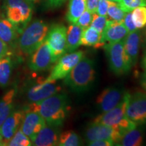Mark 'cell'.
I'll use <instances>...</instances> for the list:
<instances>
[{
  "mask_svg": "<svg viewBox=\"0 0 146 146\" xmlns=\"http://www.w3.org/2000/svg\"><path fill=\"white\" fill-rule=\"evenodd\" d=\"M27 1H30L31 3H38L39 1H41V0H27Z\"/></svg>",
  "mask_w": 146,
  "mask_h": 146,
  "instance_id": "42",
  "label": "cell"
},
{
  "mask_svg": "<svg viewBox=\"0 0 146 146\" xmlns=\"http://www.w3.org/2000/svg\"><path fill=\"white\" fill-rule=\"evenodd\" d=\"M124 40L107 43L102 47L105 50L109 68L116 75L127 74L132 68L130 60L125 52Z\"/></svg>",
  "mask_w": 146,
  "mask_h": 146,
  "instance_id": "6",
  "label": "cell"
},
{
  "mask_svg": "<svg viewBox=\"0 0 146 146\" xmlns=\"http://www.w3.org/2000/svg\"><path fill=\"white\" fill-rule=\"evenodd\" d=\"M4 145L30 146L32 145V141L30 138L27 136L21 129H19L14 135V136L5 143Z\"/></svg>",
  "mask_w": 146,
  "mask_h": 146,
  "instance_id": "28",
  "label": "cell"
},
{
  "mask_svg": "<svg viewBox=\"0 0 146 146\" xmlns=\"http://www.w3.org/2000/svg\"><path fill=\"white\" fill-rule=\"evenodd\" d=\"M90 146H112L114 143L110 139H98L87 143Z\"/></svg>",
  "mask_w": 146,
  "mask_h": 146,
  "instance_id": "35",
  "label": "cell"
},
{
  "mask_svg": "<svg viewBox=\"0 0 146 146\" xmlns=\"http://www.w3.org/2000/svg\"><path fill=\"white\" fill-rule=\"evenodd\" d=\"M107 21V16L99 15L96 12H95V13L92 14V19H91L90 27L96 29V31H98L102 34L106 25Z\"/></svg>",
  "mask_w": 146,
  "mask_h": 146,
  "instance_id": "31",
  "label": "cell"
},
{
  "mask_svg": "<svg viewBox=\"0 0 146 146\" xmlns=\"http://www.w3.org/2000/svg\"><path fill=\"white\" fill-rule=\"evenodd\" d=\"M100 0H86V9L91 13L96 12Z\"/></svg>",
  "mask_w": 146,
  "mask_h": 146,
  "instance_id": "36",
  "label": "cell"
},
{
  "mask_svg": "<svg viewBox=\"0 0 146 146\" xmlns=\"http://www.w3.org/2000/svg\"><path fill=\"white\" fill-rule=\"evenodd\" d=\"M108 1H114V2H116V3H118L120 0H108Z\"/></svg>",
  "mask_w": 146,
  "mask_h": 146,
  "instance_id": "43",
  "label": "cell"
},
{
  "mask_svg": "<svg viewBox=\"0 0 146 146\" xmlns=\"http://www.w3.org/2000/svg\"><path fill=\"white\" fill-rule=\"evenodd\" d=\"M83 29L76 24L70 23L66 31V52H74L81 45V38Z\"/></svg>",
  "mask_w": 146,
  "mask_h": 146,
  "instance_id": "20",
  "label": "cell"
},
{
  "mask_svg": "<svg viewBox=\"0 0 146 146\" xmlns=\"http://www.w3.org/2000/svg\"><path fill=\"white\" fill-rule=\"evenodd\" d=\"M66 31L64 25H54L47 33L45 41L50 47L54 62L66 52Z\"/></svg>",
  "mask_w": 146,
  "mask_h": 146,
  "instance_id": "8",
  "label": "cell"
},
{
  "mask_svg": "<svg viewBox=\"0 0 146 146\" xmlns=\"http://www.w3.org/2000/svg\"><path fill=\"white\" fill-rule=\"evenodd\" d=\"M85 10L86 0H70L66 13L67 21L74 24Z\"/></svg>",
  "mask_w": 146,
  "mask_h": 146,
  "instance_id": "24",
  "label": "cell"
},
{
  "mask_svg": "<svg viewBox=\"0 0 146 146\" xmlns=\"http://www.w3.org/2000/svg\"><path fill=\"white\" fill-rule=\"evenodd\" d=\"M8 19L21 33L33 15V4L27 0H5L3 5Z\"/></svg>",
  "mask_w": 146,
  "mask_h": 146,
  "instance_id": "5",
  "label": "cell"
},
{
  "mask_svg": "<svg viewBox=\"0 0 146 146\" xmlns=\"http://www.w3.org/2000/svg\"><path fill=\"white\" fill-rule=\"evenodd\" d=\"M137 127L124 133L116 145L140 146L143 145V131L141 127Z\"/></svg>",
  "mask_w": 146,
  "mask_h": 146,
  "instance_id": "21",
  "label": "cell"
},
{
  "mask_svg": "<svg viewBox=\"0 0 146 146\" xmlns=\"http://www.w3.org/2000/svg\"><path fill=\"white\" fill-rule=\"evenodd\" d=\"M145 41H146V29H145Z\"/></svg>",
  "mask_w": 146,
  "mask_h": 146,
  "instance_id": "44",
  "label": "cell"
},
{
  "mask_svg": "<svg viewBox=\"0 0 146 146\" xmlns=\"http://www.w3.org/2000/svg\"><path fill=\"white\" fill-rule=\"evenodd\" d=\"M108 5V0H100L98 5V8H97L96 10V13L99 14V15L106 16Z\"/></svg>",
  "mask_w": 146,
  "mask_h": 146,
  "instance_id": "34",
  "label": "cell"
},
{
  "mask_svg": "<svg viewBox=\"0 0 146 146\" xmlns=\"http://www.w3.org/2000/svg\"><path fill=\"white\" fill-rule=\"evenodd\" d=\"M126 115L137 126H142L146 123V93L137 91L131 95Z\"/></svg>",
  "mask_w": 146,
  "mask_h": 146,
  "instance_id": "9",
  "label": "cell"
},
{
  "mask_svg": "<svg viewBox=\"0 0 146 146\" xmlns=\"http://www.w3.org/2000/svg\"><path fill=\"white\" fill-rule=\"evenodd\" d=\"M65 0H47V5L50 8H57L64 3Z\"/></svg>",
  "mask_w": 146,
  "mask_h": 146,
  "instance_id": "37",
  "label": "cell"
},
{
  "mask_svg": "<svg viewBox=\"0 0 146 146\" xmlns=\"http://www.w3.org/2000/svg\"><path fill=\"white\" fill-rule=\"evenodd\" d=\"M122 136L123 134L118 129L94 122L88 126L85 133L87 143L98 139H110L112 140L115 145H117Z\"/></svg>",
  "mask_w": 146,
  "mask_h": 146,
  "instance_id": "10",
  "label": "cell"
},
{
  "mask_svg": "<svg viewBox=\"0 0 146 146\" xmlns=\"http://www.w3.org/2000/svg\"><path fill=\"white\" fill-rule=\"evenodd\" d=\"M125 91L116 87H110L102 91L96 100L100 110L106 112L116 107L123 99Z\"/></svg>",
  "mask_w": 146,
  "mask_h": 146,
  "instance_id": "12",
  "label": "cell"
},
{
  "mask_svg": "<svg viewBox=\"0 0 146 146\" xmlns=\"http://www.w3.org/2000/svg\"><path fill=\"white\" fill-rule=\"evenodd\" d=\"M18 31L15 26L8 18L0 17V39L8 46L13 47L18 40Z\"/></svg>",
  "mask_w": 146,
  "mask_h": 146,
  "instance_id": "19",
  "label": "cell"
},
{
  "mask_svg": "<svg viewBox=\"0 0 146 146\" xmlns=\"http://www.w3.org/2000/svg\"><path fill=\"white\" fill-rule=\"evenodd\" d=\"M15 95L16 90L12 89L5 93L0 100V127L7 117L12 112Z\"/></svg>",
  "mask_w": 146,
  "mask_h": 146,
  "instance_id": "22",
  "label": "cell"
},
{
  "mask_svg": "<svg viewBox=\"0 0 146 146\" xmlns=\"http://www.w3.org/2000/svg\"><path fill=\"white\" fill-rule=\"evenodd\" d=\"M25 111H14L7 117L0 127V134L3 139V145L15 134L23 122Z\"/></svg>",
  "mask_w": 146,
  "mask_h": 146,
  "instance_id": "16",
  "label": "cell"
},
{
  "mask_svg": "<svg viewBox=\"0 0 146 146\" xmlns=\"http://www.w3.org/2000/svg\"><path fill=\"white\" fill-rule=\"evenodd\" d=\"M8 52V46L0 39V59L4 57Z\"/></svg>",
  "mask_w": 146,
  "mask_h": 146,
  "instance_id": "38",
  "label": "cell"
},
{
  "mask_svg": "<svg viewBox=\"0 0 146 146\" xmlns=\"http://www.w3.org/2000/svg\"><path fill=\"white\" fill-rule=\"evenodd\" d=\"M12 62L9 56H4L0 59V86L8 85L12 73Z\"/></svg>",
  "mask_w": 146,
  "mask_h": 146,
  "instance_id": "25",
  "label": "cell"
},
{
  "mask_svg": "<svg viewBox=\"0 0 146 146\" xmlns=\"http://www.w3.org/2000/svg\"><path fill=\"white\" fill-rule=\"evenodd\" d=\"M131 16L137 29L146 27V7L141 6L135 8L131 12Z\"/></svg>",
  "mask_w": 146,
  "mask_h": 146,
  "instance_id": "29",
  "label": "cell"
},
{
  "mask_svg": "<svg viewBox=\"0 0 146 146\" xmlns=\"http://www.w3.org/2000/svg\"><path fill=\"white\" fill-rule=\"evenodd\" d=\"M96 78L94 61L84 56L64 78V83L73 92L81 94L92 87Z\"/></svg>",
  "mask_w": 146,
  "mask_h": 146,
  "instance_id": "2",
  "label": "cell"
},
{
  "mask_svg": "<svg viewBox=\"0 0 146 146\" xmlns=\"http://www.w3.org/2000/svg\"><path fill=\"white\" fill-rule=\"evenodd\" d=\"M82 145L81 139L73 131H66L60 133L58 145L78 146Z\"/></svg>",
  "mask_w": 146,
  "mask_h": 146,
  "instance_id": "26",
  "label": "cell"
},
{
  "mask_svg": "<svg viewBox=\"0 0 146 146\" xmlns=\"http://www.w3.org/2000/svg\"><path fill=\"white\" fill-rule=\"evenodd\" d=\"M141 67L143 70L145 71V73H146V50L144 52L143 58L141 60Z\"/></svg>",
  "mask_w": 146,
  "mask_h": 146,
  "instance_id": "39",
  "label": "cell"
},
{
  "mask_svg": "<svg viewBox=\"0 0 146 146\" xmlns=\"http://www.w3.org/2000/svg\"><path fill=\"white\" fill-rule=\"evenodd\" d=\"M125 14L126 12L120 8L118 3L109 1L106 15L108 19L118 22H123Z\"/></svg>",
  "mask_w": 146,
  "mask_h": 146,
  "instance_id": "27",
  "label": "cell"
},
{
  "mask_svg": "<svg viewBox=\"0 0 146 146\" xmlns=\"http://www.w3.org/2000/svg\"><path fill=\"white\" fill-rule=\"evenodd\" d=\"M60 127L58 126L46 125L33 140L32 145L36 146L58 145Z\"/></svg>",
  "mask_w": 146,
  "mask_h": 146,
  "instance_id": "17",
  "label": "cell"
},
{
  "mask_svg": "<svg viewBox=\"0 0 146 146\" xmlns=\"http://www.w3.org/2000/svg\"><path fill=\"white\" fill-rule=\"evenodd\" d=\"M31 55V56L29 62V67L35 72L46 70L55 63L52 52L45 40Z\"/></svg>",
  "mask_w": 146,
  "mask_h": 146,
  "instance_id": "11",
  "label": "cell"
},
{
  "mask_svg": "<svg viewBox=\"0 0 146 146\" xmlns=\"http://www.w3.org/2000/svg\"><path fill=\"white\" fill-rule=\"evenodd\" d=\"M25 112L20 129L32 141L47 123L44 118L38 113L32 111H25Z\"/></svg>",
  "mask_w": 146,
  "mask_h": 146,
  "instance_id": "13",
  "label": "cell"
},
{
  "mask_svg": "<svg viewBox=\"0 0 146 146\" xmlns=\"http://www.w3.org/2000/svg\"><path fill=\"white\" fill-rule=\"evenodd\" d=\"M129 31L124 25L123 22H118L108 19L103 32L102 33L100 43L104 45L106 43H113L125 39Z\"/></svg>",
  "mask_w": 146,
  "mask_h": 146,
  "instance_id": "15",
  "label": "cell"
},
{
  "mask_svg": "<svg viewBox=\"0 0 146 146\" xmlns=\"http://www.w3.org/2000/svg\"><path fill=\"white\" fill-rule=\"evenodd\" d=\"M141 85L142 87H143L144 90L146 91V73H145L143 77H142L141 81Z\"/></svg>",
  "mask_w": 146,
  "mask_h": 146,
  "instance_id": "40",
  "label": "cell"
},
{
  "mask_svg": "<svg viewBox=\"0 0 146 146\" xmlns=\"http://www.w3.org/2000/svg\"><path fill=\"white\" fill-rule=\"evenodd\" d=\"M92 14L88 10H85L83 14L80 16L78 20L74 24L77 25L83 29H87L90 27L91 19H92Z\"/></svg>",
  "mask_w": 146,
  "mask_h": 146,
  "instance_id": "32",
  "label": "cell"
},
{
  "mask_svg": "<svg viewBox=\"0 0 146 146\" xmlns=\"http://www.w3.org/2000/svg\"><path fill=\"white\" fill-rule=\"evenodd\" d=\"M60 90L61 87L55 83L43 81L31 87L27 91V96L29 102H36L58 94Z\"/></svg>",
  "mask_w": 146,
  "mask_h": 146,
  "instance_id": "14",
  "label": "cell"
},
{
  "mask_svg": "<svg viewBox=\"0 0 146 146\" xmlns=\"http://www.w3.org/2000/svg\"><path fill=\"white\" fill-rule=\"evenodd\" d=\"M102 34L89 27L83 29L81 38V45L86 47H95L97 48L103 47L104 45L100 43Z\"/></svg>",
  "mask_w": 146,
  "mask_h": 146,
  "instance_id": "23",
  "label": "cell"
},
{
  "mask_svg": "<svg viewBox=\"0 0 146 146\" xmlns=\"http://www.w3.org/2000/svg\"><path fill=\"white\" fill-rule=\"evenodd\" d=\"M0 145H3V139L1 134H0Z\"/></svg>",
  "mask_w": 146,
  "mask_h": 146,
  "instance_id": "41",
  "label": "cell"
},
{
  "mask_svg": "<svg viewBox=\"0 0 146 146\" xmlns=\"http://www.w3.org/2000/svg\"><path fill=\"white\" fill-rule=\"evenodd\" d=\"M124 12H131L138 7H146V0H120L118 3Z\"/></svg>",
  "mask_w": 146,
  "mask_h": 146,
  "instance_id": "30",
  "label": "cell"
},
{
  "mask_svg": "<svg viewBox=\"0 0 146 146\" xmlns=\"http://www.w3.org/2000/svg\"><path fill=\"white\" fill-rule=\"evenodd\" d=\"M123 24L126 28H127L129 33L133 32L137 30V28L133 22L132 16H131V12H127V14H125V18H124L123 20Z\"/></svg>",
  "mask_w": 146,
  "mask_h": 146,
  "instance_id": "33",
  "label": "cell"
},
{
  "mask_svg": "<svg viewBox=\"0 0 146 146\" xmlns=\"http://www.w3.org/2000/svg\"><path fill=\"white\" fill-rule=\"evenodd\" d=\"M130 96L131 94L125 91L123 99L119 104L110 110L102 112V114L97 116L94 119V123L104 124L118 129L123 135L127 131L136 127L137 125L129 120L126 115Z\"/></svg>",
  "mask_w": 146,
  "mask_h": 146,
  "instance_id": "3",
  "label": "cell"
},
{
  "mask_svg": "<svg viewBox=\"0 0 146 146\" xmlns=\"http://www.w3.org/2000/svg\"><path fill=\"white\" fill-rule=\"evenodd\" d=\"M70 109L66 94H56L41 101L31 102L26 111L38 113L44 118L47 125L61 127Z\"/></svg>",
  "mask_w": 146,
  "mask_h": 146,
  "instance_id": "1",
  "label": "cell"
},
{
  "mask_svg": "<svg viewBox=\"0 0 146 146\" xmlns=\"http://www.w3.org/2000/svg\"><path fill=\"white\" fill-rule=\"evenodd\" d=\"M49 26L41 20H35L25 27L18 40L21 52L25 55H31L46 39Z\"/></svg>",
  "mask_w": 146,
  "mask_h": 146,
  "instance_id": "4",
  "label": "cell"
},
{
  "mask_svg": "<svg viewBox=\"0 0 146 146\" xmlns=\"http://www.w3.org/2000/svg\"><path fill=\"white\" fill-rule=\"evenodd\" d=\"M141 37V31L136 30L133 32L129 33L124 40V47H125V52L130 60L132 66L135 65L137 61Z\"/></svg>",
  "mask_w": 146,
  "mask_h": 146,
  "instance_id": "18",
  "label": "cell"
},
{
  "mask_svg": "<svg viewBox=\"0 0 146 146\" xmlns=\"http://www.w3.org/2000/svg\"><path fill=\"white\" fill-rule=\"evenodd\" d=\"M84 57L83 51L68 53L61 56L51 71L50 75L44 80L45 82L56 83L58 80L64 78L75 65Z\"/></svg>",
  "mask_w": 146,
  "mask_h": 146,
  "instance_id": "7",
  "label": "cell"
}]
</instances>
